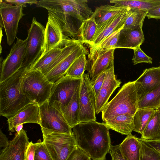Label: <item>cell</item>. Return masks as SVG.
I'll use <instances>...</instances> for the list:
<instances>
[{
	"mask_svg": "<svg viewBox=\"0 0 160 160\" xmlns=\"http://www.w3.org/2000/svg\"><path fill=\"white\" fill-rule=\"evenodd\" d=\"M76 146L92 160H105L111 141L109 129L103 122L79 123L72 129Z\"/></svg>",
	"mask_w": 160,
	"mask_h": 160,
	"instance_id": "1",
	"label": "cell"
},
{
	"mask_svg": "<svg viewBox=\"0 0 160 160\" xmlns=\"http://www.w3.org/2000/svg\"><path fill=\"white\" fill-rule=\"evenodd\" d=\"M28 70L26 68H21L11 77L0 83L1 116L7 118L12 117L26 105L32 102L21 90L22 77Z\"/></svg>",
	"mask_w": 160,
	"mask_h": 160,
	"instance_id": "2",
	"label": "cell"
},
{
	"mask_svg": "<svg viewBox=\"0 0 160 160\" xmlns=\"http://www.w3.org/2000/svg\"><path fill=\"white\" fill-rule=\"evenodd\" d=\"M138 101L135 81L125 83L103 109V121L105 122L120 115L134 116L138 108Z\"/></svg>",
	"mask_w": 160,
	"mask_h": 160,
	"instance_id": "3",
	"label": "cell"
},
{
	"mask_svg": "<svg viewBox=\"0 0 160 160\" xmlns=\"http://www.w3.org/2000/svg\"><path fill=\"white\" fill-rule=\"evenodd\" d=\"M53 84L40 71L29 70L23 75L21 90L32 102L40 106L48 100Z\"/></svg>",
	"mask_w": 160,
	"mask_h": 160,
	"instance_id": "4",
	"label": "cell"
},
{
	"mask_svg": "<svg viewBox=\"0 0 160 160\" xmlns=\"http://www.w3.org/2000/svg\"><path fill=\"white\" fill-rule=\"evenodd\" d=\"M41 131L43 142L53 160H67L77 147L73 134Z\"/></svg>",
	"mask_w": 160,
	"mask_h": 160,
	"instance_id": "5",
	"label": "cell"
},
{
	"mask_svg": "<svg viewBox=\"0 0 160 160\" xmlns=\"http://www.w3.org/2000/svg\"><path fill=\"white\" fill-rule=\"evenodd\" d=\"M87 2L86 0H45L42 6L48 11L71 16L82 23L93 13Z\"/></svg>",
	"mask_w": 160,
	"mask_h": 160,
	"instance_id": "6",
	"label": "cell"
},
{
	"mask_svg": "<svg viewBox=\"0 0 160 160\" xmlns=\"http://www.w3.org/2000/svg\"><path fill=\"white\" fill-rule=\"evenodd\" d=\"M81 82L82 78L64 76L53 83L48 100L49 104L59 110L66 108L80 87Z\"/></svg>",
	"mask_w": 160,
	"mask_h": 160,
	"instance_id": "7",
	"label": "cell"
},
{
	"mask_svg": "<svg viewBox=\"0 0 160 160\" xmlns=\"http://www.w3.org/2000/svg\"><path fill=\"white\" fill-rule=\"evenodd\" d=\"M45 28L35 17L28 30L25 57L22 68L29 70L42 53L44 39Z\"/></svg>",
	"mask_w": 160,
	"mask_h": 160,
	"instance_id": "8",
	"label": "cell"
},
{
	"mask_svg": "<svg viewBox=\"0 0 160 160\" xmlns=\"http://www.w3.org/2000/svg\"><path fill=\"white\" fill-rule=\"evenodd\" d=\"M39 107V125L41 129L50 132L73 134L72 128L61 112L50 105L48 100Z\"/></svg>",
	"mask_w": 160,
	"mask_h": 160,
	"instance_id": "9",
	"label": "cell"
},
{
	"mask_svg": "<svg viewBox=\"0 0 160 160\" xmlns=\"http://www.w3.org/2000/svg\"><path fill=\"white\" fill-rule=\"evenodd\" d=\"M96 97L88 73L82 77L79 94V123L96 121Z\"/></svg>",
	"mask_w": 160,
	"mask_h": 160,
	"instance_id": "10",
	"label": "cell"
},
{
	"mask_svg": "<svg viewBox=\"0 0 160 160\" xmlns=\"http://www.w3.org/2000/svg\"><path fill=\"white\" fill-rule=\"evenodd\" d=\"M27 39L17 38L9 54L5 58L0 59V83L4 81L17 72L21 68L24 60Z\"/></svg>",
	"mask_w": 160,
	"mask_h": 160,
	"instance_id": "11",
	"label": "cell"
},
{
	"mask_svg": "<svg viewBox=\"0 0 160 160\" xmlns=\"http://www.w3.org/2000/svg\"><path fill=\"white\" fill-rule=\"evenodd\" d=\"M23 7L7 3L4 0H0V24L4 29L9 46L12 45L16 37L19 22L25 14Z\"/></svg>",
	"mask_w": 160,
	"mask_h": 160,
	"instance_id": "12",
	"label": "cell"
},
{
	"mask_svg": "<svg viewBox=\"0 0 160 160\" xmlns=\"http://www.w3.org/2000/svg\"><path fill=\"white\" fill-rule=\"evenodd\" d=\"M115 49H90L86 70L91 82L94 81L114 61Z\"/></svg>",
	"mask_w": 160,
	"mask_h": 160,
	"instance_id": "13",
	"label": "cell"
},
{
	"mask_svg": "<svg viewBox=\"0 0 160 160\" xmlns=\"http://www.w3.org/2000/svg\"><path fill=\"white\" fill-rule=\"evenodd\" d=\"M106 75L103 85L96 98V113L102 112L108 100L115 89L120 87V80L116 78L115 74L114 61L106 70Z\"/></svg>",
	"mask_w": 160,
	"mask_h": 160,
	"instance_id": "14",
	"label": "cell"
},
{
	"mask_svg": "<svg viewBox=\"0 0 160 160\" xmlns=\"http://www.w3.org/2000/svg\"><path fill=\"white\" fill-rule=\"evenodd\" d=\"M130 10V8H126L118 14L97 27L92 42L89 45L90 48L97 46L112 33L123 27Z\"/></svg>",
	"mask_w": 160,
	"mask_h": 160,
	"instance_id": "15",
	"label": "cell"
},
{
	"mask_svg": "<svg viewBox=\"0 0 160 160\" xmlns=\"http://www.w3.org/2000/svg\"><path fill=\"white\" fill-rule=\"evenodd\" d=\"M29 143L26 132L22 129L2 149L0 160H25L26 151Z\"/></svg>",
	"mask_w": 160,
	"mask_h": 160,
	"instance_id": "16",
	"label": "cell"
},
{
	"mask_svg": "<svg viewBox=\"0 0 160 160\" xmlns=\"http://www.w3.org/2000/svg\"><path fill=\"white\" fill-rule=\"evenodd\" d=\"M135 81L139 100L160 84V67L146 68Z\"/></svg>",
	"mask_w": 160,
	"mask_h": 160,
	"instance_id": "17",
	"label": "cell"
},
{
	"mask_svg": "<svg viewBox=\"0 0 160 160\" xmlns=\"http://www.w3.org/2000/svg\"><path fill=\"white\" fill-rule=\"evenodd\" d=\"M39 106L31 102L26 105L13 116L8 118L9 131L14 132L15 127L21 124L32 123L39 124Z\"/></svg>",
	"mask_w": 160,
	"mask_h": 160,
	"instance_id": "18",
	"label": "cell"
},
{
	"mask_svg": "<svg viewBox=\"0 0 160 160\" xmlns=\"http://www.w3.org/2000/svg\"><path fill=\"white\" fill-rule=\"evenodd\" d=\"M81 43L72 53L61 61L46 76L48 79L54 83L63 77L74 61L81 55L88 54L86 48Z\"/></svg>",
	"mask_w": 160,
	"mask_h": 160,
	"instance_id": "19",
	"label": "cell"
},
{
	"mask_svg": "<svg viewBox=\"0 0 160 160\" xmlns=\"http://www.w3.org/2000/svg\"><path fill=\"white\" fill-rule=\"evenodd\" d=\"M65 37L53 16L48 12V20L44 32V45L41 55L59 44Z\"/></svg>",
	"mask_w": 160,
	"mask_h": 160,
	"instance_id": "20",
	"label": "cell"
},
{
	"mask_svg": "<svg viewBox=\"0 0 160 160\" xmlns=\"http://www.w3.org/2000/svg\"><path fill=\"white\" fill-rule=\"evenodd\" d=\"M145 40L142 27L134 29L122 28L119 33L115 48L134 49L143 42Z\"/></svg>",
	"mask_w": 160,
	"mask_h": 160,
	"instance_id": "21",
	"label": "cell"
},
{
	"mask_svg": "<svg viewBox=\"0 0 160 160\" xmlns=\"http://www.w3.org/2000/svg\"><path fill=\"white\" fill-rule=\"evenodd\" d=\"M133 117L128 114L120 115L103 123L109 130L128 136L132 134L134 129Z\"/></svg>",
	"mask_w": 160,
	"mask_h": 160,
	"instance_id": "22",
	"label": "cell"
},
{
	"mask_svg": "<svg viewBox=\"0 0 160 160\" xmlns=\"http://www.w3.org/2000/svg\"><path fill=\"white\" fill-rule=\"evenodd\" d=\"M68 38H64L59 44L41 55L29 70H38L45 75L48 68L61 52Z\"/></svg>",
	"mask_w": 160,
	"mask_h": 160,
	"instance_id": "23",
	"label": "cell"
},
{
	"mask_svg": "<svg viewBox=\"0 0 160 160\" xmlns=\"http://www.w3.org/2000/svg\"><path fill=\"white\" fill-rule=\"evenodd\" d=\"M80 87L77 90L68 106L65 108L59 110L72 129L79 123Z\"/></svg>",
	"mask_w": 160,
	"mask_h": 160,
	"instance_id": "24",
	"label": "cell"
},
{
	"mask_svg": "<svg viewBox=\"0 0 160 160\" xmlns=\"http://www.w3.org/2000/svg\"><path fill=\"white\" fill-rule=\"evenodd\" d=\"M138 138L131 134L127 136L119 144L121 151L126 160H140V150Z\"/></svg>",
	"mask_w": 160,
	"mask_h": 160,
	"instance_id": "25",
	"label": "cell"
},
{
	"mask_svg": "<svg viewBox=\"0 0 160 160\" xmlns=\"http://www.w3.org/2000/svg\"><path fill=\"white\" fill-rule=\"evenodd\" d=\"M143 140L160 138V107L154 110L149 121L141 135Z\"/></svg>",
	"mask_w": 160,
	"mask_h": 160,
	"instance_id": "26",
	"label": "cell"
},
{
	"mask_svg": "<svg viewBox=\"0 0 160 160\" xmlns=\"http://www.w3.org/2000/svg\"><path fill=\"white\" fill-rule=\"evenodd\" d=\"M114 6L143 10L148 12L160 5V0H111Z\"/></svg>",
	"mask_w": 160,
	"mask_h": 160,
	"instance_id": "27",
	"label": "cell"
},
{
	"mask_svg": "<svg viewBox=\"0 0 160 160\" xmlns=\"http://www.w3.org/2000/svg\"><path fill=\"white\" fill-rule=\"evenodd\" d=\"M126 8L108 5H102L96 8L92 15L98 27L119 14Z\"/></svg>",
	"mask_w": 160,
	"mask_h": 160,
	"instance_id": "28",
	"label": "cell"
},
{
	"mask_svg": "<svg viewBox=\"0 0 160 160\" xmlns=\"http://www.w3.org/2000/svg\"><path fill=\"white\" fill-rule=\"evenodd\" d=\"M98 25L92 15L89 18L84 21L79 29L81 40L83 43L90 45L92 42Z\"/></svg>",
	"mask_w": 160,
	"mask_h": 160,
	"instance_id": "29",
	"label": "cell"
},
{
	"mask_svg": "<svg viewBox=\"0 0 160 160\" xmlns=\"http://www.w3.org/2000/svg\"><path fill=\"white\" fill-rule=\"evenodd\" d=\"M154 110L138 108L133 117V131L141 135L153 113Z\"/></svg>",
	"mask_w": 160,
	"mask_h": 160,
	"instance_id": "30",
	"label": "cell"
},
{
	"mask_svg": "<svg viewBox=\"0 0 160 160\" xmlns=\"http://www.w3.org/2000/svg\"><path fill=\"white\" fill-rule=\"evenodd\" d=\"M160 107V84L138 101V108L155 110Z\"/></svg>",
	"mask_w": 160,
	"mask_h": 160,
	"instance_id": "31",
	"label": "cell"
},
{
	"mask_svg": "<svg viewBox=\"0 0 160 160\" xmlns=\"http://www.w3.org/2000/svg\"><path fill=\"white\" fill-rule=\"evenodd\" d=\"M147 12L142 10L131 9L124 24V28L134 29L142 27Z\"/></svg>",
	"mask_w": 160,
	"mask_h": 160,
	"instance_id": "32",
	"label": "cell"
},
{
	"mask_svg": "<svg viewBox=\"0 0 160 160\" xmlns=\"http://www.w3.org/2000/svg\"><path fill=\"white\" fill-rule=\"evenodd\" d=\"M87 54L84 53L76 59L70 67L65 76L72 78H81L86 70Z\"/></svg>",
	"mask_w": 160,
	"mask_h": 160,
	"instance_id": "33",
	"label": "cell"
},
{
	"mask_svg": "<svg viewBox=\"0 0 160 160\" xmlns=\"http://www.w3.org/2000/svg\"><path fill=\"white\" fill-rule=\"evenodd\" d=\"M140 150V160H160V153L147 144L141 138H138Z\"/></svg>",
	"mask_w": 160,
	"mask_h": 160,
	"instance_id": "34",
	"label": "cell"
},
{
	"mask_svg": "<svg viewBox=\"0 0 160 160\" xmlns=\"http://www.w3.org/2000/svg\"><path fill=\"white\" fill-rule=\"evenodd\" d=\"M122 27L110 35L97 46L90 49H115L117 44L120 32Z\"/></svg>",
	"mask_w": 160,
	"mask_h": 160,
	"instance_id": "35",
	"label": "cell"
},
{
	"mask_svg": "<svg viewBox=\"0 0 160 160\" xmlns=\"http://www.w3.org/2000/svg\"><path fill=\"white\" fill-rule=\"evenodd\" d=\"M133 50L134 54L132 60L134 65L141 63H152V58L144 52L141 49L140 46L134 48Z\"/></svg>",
	"mask_w": 160,
	"mask_h": 160,
	"instance_id": "36",
	"label": "cell"
},
{
	"mask_svg": "<svg viewBox=\"0 0 160 160\" xmlns=\"http://www.w3.org/2000/svg\"><path fill=\"white\" fill-rule=\"evenodd\" d=\"M34 160H53L43 142H40L36 149Z\"/></svg>",
	"mask_w": 160,
	"mask_h": 160,
	"instance_id": "37",
	"label": "cell"
},
{
	"mask_svg": "<svg viewBox=\"0 0 160 160\" xmlns=\"http://www.w3.org/2000/svg\"><path fill=\"white\" fill-rule=\"evenodd\" d=\"M91 159L77 146L67 160H91Z\"/></svg>",
	"mask_w": 160,
	"mask_h": 160,
	"instance_id": "38",
	"label": "cell"
},
{
	"mask_svg": "<svg viewBox=\"0 0 160 160\" xmlns=\"http://www.w3.org/2000/svg\"><path fill=\"white\" fill-rule=\"evenodd\" d=\"M106 70L102 72L93 82H91L96 98L103 85L106 75Z\"/></svg>",
	"mask_w": 160,
	"mask_h": 160,
	"instance_id": "39",
	"label": "cell"
},
{
	"mask_svg": "<svg viewBox=\"0 0 160 160\" xmlns=\"http://www.w3.org/2000/svg\"><path fill=\"white\" fill-rule=\"evenodd\" d=\"M112 160H126L120 149L119 145H112L111 144L109 152Z\"/></svg>",
	"mask_w": 160,
	"mask_h": 160,
	"instance_id": "40",
	"label": "cell"
},
{
	"mask_svg": "<svg viewBox=\"0 0 160 160\" xmlns=\"http://www.w3.org/2000/svg\"><path fill=\"white\" fill-rule=\"evenodd\" d=\"M40 142L36 143L29 142L26 151L25 160H34L36 149Z\"/></svg>",
	"mask_w": 160,
	"mask_h": 160,
	"instance_id": "41",
	"label": "cell"
},
{
	"mask_svg": "<svg viewBox=\"0 0 160 160\" xmlns=\"http://www.w3.org/2000/svg\"><path fill=\"white\" fill-rule=\"evenodd\" d=\"M7 3L16 6H22L24 7L27 6V4L30 5L36 4L38 0H4Z\"/></svg>",
	"mask_w": 160,
	"mask_h": 160,
	"instance_id": "42",
	"label": "cell"
},
{
	"mask_svg": "<svg viewBox=\"0 0 160 160\" xmlns=\"http://www.w3.org/2000/svg\"><path fill=\"white\" fill-rule=\"evenodd\" d=\"M146 17L148 19H160V5L148 11Z\"/></svg>",
	"mask_w": 160,
	"mask_h": 160,
	"instance_id": "43",
	"label": "cell"
},
{
	"mask_svg": "<svg viewBox=\"0 0 160 160\" xmlns=\"http://www.w3.org/2000/svg\"><path fill=\"white\" fill-rule=\"evenodd\" d=\"M143 140L147 144L155 149L160 153V138L154 140Z\"/></svg>",
	"mask_w": 160,
	"mask_h": 160,
	"instance_id": "44",
	"label": "cell"
},
{
	"mask_svg": "<svg viewBox=\"0 0 160 160\" xmlns=\"http://www.w3.org/2000/svg\"><path fill=\"white\" fill-rule=\"evenodd\" d=\"M9 141L6 136L3 133L1 129L0 130V148L6 147L9 144Z\"/></svg>",
	"mask_w": 160,
	"mask_h": 160,
	"instance_id": "45",
	"label": "cell"
},
{
	"mask_svg": "<svg viewBox=\"0 0 160 160\" xmlns=\"http://www.w3.org/2000/svg\"><path fill=\"white\" fill-rule=\"evenodd\" d=\"M23 124H21L17 125L15 128V131H16L17 133H19L23 129Z\"/></svg>",
	"mask_w": 160,
	"mask_h": 160,
	"instance_id": "46",
	"label": "cell"
},
{
	"mask_svg": "<svg viewBox=\"0 0 160 160\" xmlns=\"http://www.w3.org/2000/svg\"><path fill=\"white\" fill-rule=\"evenodd\" d=\"M159 67H160V66H159Z\"/></svg>",
	"mask_w": 160,
	"mask_h": 160,
	"instance_id": "47",
	"label": "cell"
},
{
	"mask_svg": "<svg viewBox=\"0 0 160 160\" xmlns=\"http://www.w3.org/2000/svg\"><path fill=\"white\" fill-rule=\"evenodd\" d=\"M91 160H92V159H91Z\"/></svg>",
	"mask_w": 160,
	"mask_h": 160,
	"instance_id": "48",
	"label": "cell"
}]
</instances>
